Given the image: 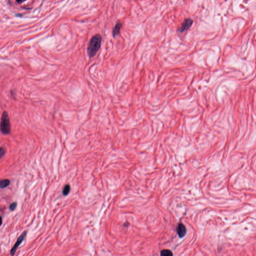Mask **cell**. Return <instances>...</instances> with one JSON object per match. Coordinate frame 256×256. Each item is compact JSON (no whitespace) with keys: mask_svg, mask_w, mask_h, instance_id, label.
Masks as SVG:
<instances>
[{"mask_svg":"<svg viewBox=\"0 0 256 256\" xmlns=\"http://www.w3.org/2000/svg\"><path fill=\"white\" fill-rule=\"evenodd\" d=\"M161 255L163 256H172L173 254L170 250L165 249L161 252Z\"/></svg>","mask_w":256,"mask_h":256,"instance_id":"cell-8","label":"cell"},{"mask_svg":"<svg viewBox=\"0 0 256 256\" xmlns=\"http://www.w3.org/2000/svg\"><path fill=\"white\" fill-rule=\"evenodd\" d=\"M26 0H16V1H17V3H23V2L25 1Z\"/></svg>","mask_w":256,"mask_h":256,"instance_id":"cell-12","label":"cell"},{"mask_svg":"<svg viewBox=\"0 0 256 256\" xmlns=\"http://www.w3.org/2000/svg\"><path fill=\"white\" fill-rule=\"evenodd\" d=\"M5 149L3 148L0 147V159L2 158L5 154Z\"/></svg>","mask_w":256,"mask_h":256,"instance_id":"cell-11","label":"cell"},{"mask_svg":"<svg viewBox=\"0 0 256 256\" xmlns=\"http://www.w3.org/2000/svg\"><path fill=\"white\" fill-rule=\"evenodd\" d=\"M17 203H13L12 204H11V205L10 206V210H15L16 208V207H17Z\"/></svg>","mask_w":256,"mask_h":256,"instance_id":"cell-10","label":"cell"},{"mask_svg":"<svg viewBox=\"0 0 256 256\" xmlns=\"http://www.w3.org/2000/svg\"><path fill=\"white\" fill-rule=\"evenodd\" d=\"M101 36L97 34L92 37L88 47V55L90 58L94 57L97 54L101 46Z\"/></svg>","mask_w":256,"mask_h":256,"instance_id":"cell-1","label":"cell"},{"mask_svg":"<svg viewBox=\"0 0 256 256\" xmlns=\"http://www.w3.org/2000/svg\"><path fill=\"white\" fill-rule=\"evenodd\" d=\"M177 232L180 238L184 237L187 233V229L185 226L182 223L179 224L177 228Z\"/></svg>","mask_w":256,"mask_h":256,"instance_id":"cell-5","label":"cell"},{"mask_svg":"<svg viewBox=\"0 0 256 256\" xmlns=\"http://www.w3.org/2000/svg\"><path fill=\"white\" fill-rule=\"evenodd\" d=\"M2 224V219L1 217H0V226H1Z\"/></svg>","mask_w":256,"mask_h":256,"instance_id":"cell-13","label":"cell"},{"mask_svg":"<svg viewBox=\"0 0 256 256\" xmlns=\"http://www.w3.org/2000/svg\"><path fill=\"white\" fill-rule=\"evenodd\" d=\"M121 27V23H120V22L117 23V24L114 28L113 31V35L114 37H116L117 35H118L120 33V30Z\"/></svg>","mask_w":256,"mask_h":256,"instance_id":"cell-6","label":"cell"},{"mask_svg":"<svg viewBox=\"0 0 256 256\" xmlns=\"http://www.w3.org/2000/svg\"><path fill=\"white\" fill-rule=\"evenodd\" d=\"M71 190V187L69 185H67L65 186L63 190V194L64 196H67L69 194Z\"/></svg>","mask_w":256,"mask_h":256,"instance_id":"cell-9","label":"cell"},{"mask_svg":"<svg viewBox=\"0 0 256 256\" xmlns=\"http://www.w3.org/2000/svg\"><path fill=\"white\" fill-rule=\"evenodd\" d=\"M11 124L9 116L8 113L5 111L2 114L0 124V130L4 135H9L11 132Z\"/></svg>","mask_w":256,"mask_h":256,"instance_id":"cell-2","label":"cell"},{"mask_svg":"<svg viewBox=\"0 0 256 256\" xmlns=\"http://www.w3.org/2000/svg\"><path fill=\"white\" fill-rule=\"evenodd\" d=\"M10 184V181L9 180L4 179L0 181V188L2 189H4L8 187Z\"/></svg>","mask_w":256,"mask_h":256,"instance_id":"cell-7","label":"cell"},{"mask_svg":"<svg viewBox=\"0 0 256 256\" xmlns=\"http://www.w3.org/2000/svg\"><path fill=\"white\" fill-rule=\"evenodd\" d=\"M26 236V233L25 232H24V233H23L19 237L18 239L17 240V242H16L15 244V245L13 246V247L12 249H11V251H10L11 255H15L17 248H18L19 246L21 245L22 243L23 242V240L24 239V238H25Z\"/></svg>","mask_w":256,"mask_h":256,"instance_id":"cell-3","label":"cell"},{"mask_svg":"<svg viewBox=\"0 0 256 256\" xmlns=\"http://www.w3.org/2000/svg\"><path fill=\"white\" fill-rule=\"evenodd\" d=\"M192 24H193V20L191 19H187L185 20H184V22L183 23L182 25L181 26L180 29V32L182 33L189 29L192 26Z\"/></svg>","mask_w":256,"mask_h":256,"instance_id":"cell-4","label":"cell"}]
</instances>
